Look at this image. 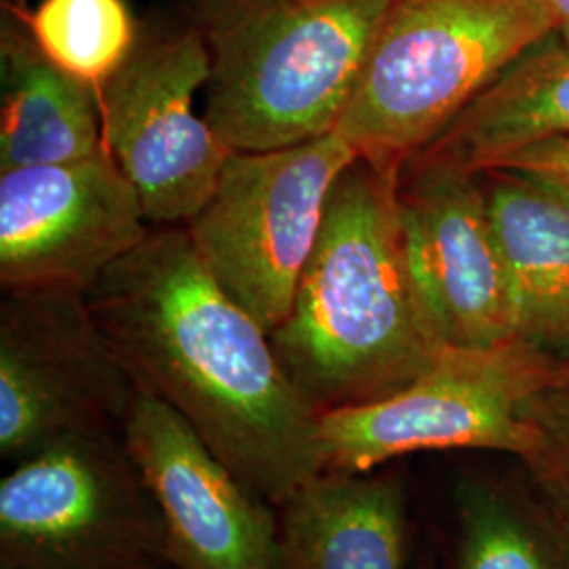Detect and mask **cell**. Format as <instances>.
<instances>
[{"mask_svg":"<svg viewBox=\"0 0 569 569\" xmlns=\"http://www.w3.org/2000/svg\"><path fill=\"white\" fill-rule=\"evenodd\" d=\"M138 390L180 411L247 488L283 507L323 470L319 411L266 327L203 264L183 226L150 228L84 293Z\"/></svg>","mask_w":569,"mask_h":569,"instance_id":"obj_1","label":"cell"},{"mask_svg":"<svg viewBox=\"0 0 569 569\" xmlns=\"http://www.w3.org/2000/svg\"><path fill=\"white\" fill-rule=\"evenodd\" d=\"M270 342L319 413L387 399L448 348L407 262L397 169L357 157L342 171Z\"/></svg>","mask_w":569,"mask_h":569,"instance_id":"obj_2","label":"cell"},{"mask_svg":"<svg viewBox=\"0 0 569 569\" xmlns=\"http://www.w3.org/2000/svg\"><path fill=\"white\" fill-rule=\"evenodd\" d=\"M209 51L204 121L232 152L338 131L392 0H182Z\"/></svg>","mask_w":569,"mask_h":569,"instance_id":"obj_3","label":"cell"},{"mask_svg":"<svg viewBox=\"0 0 569 569\" xmlns=\"http://www.w3.org/2000/svg\"><path fill=\"white\" fill-rule=\"evenodd\" d=\"M552 32L547 0H392L338 131L399 171Z\"/></svg>","mask_w":569,"mask_h":569,"instance_id":"obj_4","label":"cell"},{"mask_svg":"<svg viewBox=\"0 0 569 569\" xmlns=\"http://www.w3.org/2000/svg\"><path fill=\"white\" fill-rule=\"evenodd\" d=\"M563 359L510 340L448 346L411 385L366 406L319 416L323 470L366 475L418 451L489 449L519 460L536 443L529 418Z\"/></svg>","mask_w":569,"mask_h":569,"instance_id":"obj_5","label":"cell"},{"mask_svg":"<svg viewBox=\"0 0 569 569\" xmlns=\"http://www.w3.org/2000/svg\"><path fill=\"white\" fill-rule=\"evenodd\" d=\"M163 519L114 430L63 437L0 481V569H163Z\"/></svg>","mask_w":569,"mask_h":569,"instance_id":"obj_6","label":"cell"},{"mask_svg":"<svg viewBox=\"0 0 569 569\" xmlns=\"http://www.w3.org/2000/svg\"><path fill=\"white\" fill-rule=\"evenodd\" d=\"M357 157L340 131L232 152L213 194L183 226L209 272L268 333L289 315L331 190Z\"/></svg>","mask_w":569,"mask_h":569,"instance_id":"obj_7","label":"cell"},{"mask_svg":"<svg viewBox=\"0 0 569 569\" xmlns=\"http://www.w3.org/2000/svg\"><path fill=\"white\" fill-rule=\"evenodd\" d=\"M209 72L203 32L182 11L142 23L129 58L100 93L103 146L152 228L188 224L232 154L194 112Z\"/></svg>","mask_w":569,"mask_h":569,"instance_id":"obj_8","label":"cell"},{"mask_svg":"<svg viewBox=\"0 0 569 569\" xmlns=\"http://www.w3.org/2000/svg\"><path fill=\"white\" fill-rule=\"evenodd\" d=\"M138 387L103 338L84 293L16 291L0 305V456L63 437L121 430Z\"/></svg>","mask_w":569,"mask_h":569,"instance_id":"obj_9","label":"cell"},{"mask_svg":"<svg viewBox=\"0 0 569 569\" xmlns=\"http://www.w3.org/2000/svg\"><path fill=\"white\" fill-rule=\"evenodd\" d=\"M148 232L140 199L108 148L0 173L2 293H87Z\"/></svg>","mask_w":569,"mask_h":569,"instance_id":"obj_10","label":"cell"},{"mask_svg":"<svg viewBox=\"0 0 569 569\" xmlns=\"http://www.w3.org/2000/svg\"><path fill=\"white\" fill-rule=\"evenodd\" d=\"M121 439L150 491L176 569H284L270 502L226 467L163 399L138 390Z\"/></svg>","mask_w":569,"mask_h":569,"instance_id":"obj_11","label":"cell"},{"mask_svg":"<svg viewBox=\"0 0 569 569\" xmlns=\"http://www.w3.org/2000/svg\"><path fill=\"white\" fill-rule=\"evenodd\" d=\"M407 262L449 346L517 340L509 274L481 173L437 164L399 169Z\"/></svg>","mask_w":569,"mask_h":569,"instance_id":"obj_12","label":"cell"},{"mask_svg":"<svg viewBox=\"0 0 569 569\" xmlns=\"http://www.w3.org/2000/svg\"><path fill=\"white\" fill-rule=\"evenodd\" d=\"M28 11L26 0H2L0 173L82 161L106 148L98 91L42 53Z\"/></svg>","mask_w":569,"mask_h":569,"instance_id":"obj_13","label":"cell"},{"mask_svg":"<svg viewBox=\"0 0 569 569\" xmlns=\"http://www.w3.org/2000/svg\"><path fill=\"white\" fill-rule=\"evenodd\" d=\"M509 274L517 340L569 359V194L519 169L481 173Z\"/></svg>","mask_w":569,"mask_h":569,"instance_id":"obj_14","label":"cell"},{"mask_svg":"<svg viewBox=\"0 0 569 569\" xmlns=\"http://www.w3.org/2000/svg\"><path fill=\"white\" fill-rule=\"evenodd\" d=\"M569 140V44L555 32L483 89L403 164L486 173L533 143Z\"/></svg>","mask_w":569,"mask_h":569,"instance_id":"obj_15","label":"cell"},{"mask_svg":"<svg viewBox=\"0 0 569 569\" xmlns=\"http://www.w3.org/2000/svg\"><path fill=\"white\" fill-rule=\"evenodd\" d=\"M281 509L284 569H406V496L392 475L321 470Z\"/></svg>","mask_w":569,"mask_h":569,"instance_id":"obj_16","label":"cell"},{"mask_svg":"<svg viewBox=\"0 0 569 569\" xmlns=\"http://www.w3.org/2000/svg\"><path fill=\"white\" fill-rule=\"evenodd\" d=\"M458 509V569H569V542L536 502L465 483Z\"/></svg>","mask_w":569,"mask_h":569,"instance_id":"obj_17","label":"cell"},{"mask_svg":"<svg viewBox=\"0 0 569 569\" xmlns=\"http://www.w3.org/2000/svg\"><path fill=\"white\" fill-rule=\"evenodd\" d=\"M28 23L42 53L98 96L140 32L124 0H41L28 11Z\"/></svg>","mask_w":569,"mask_h":569,"instance_id":"obj_18","label":"cell"},{"mask_svg":"<svg viewBox=\"0 0 569 569\" xmlns=\"http://www.w3.org/2000/svg\"><path fill=\"white\" fill-rule=\"evenodd\" d=\"M529 418L536 443L521 460L538 509L569 542V359L536 397Z\"/></svg>","mask_w":569,"mask_h":569,"instance_id":"obj_19","label":"cell"},{"mask_svg":"<svg viewBox=\"0 0 569 569\" xmlns=\"http://www.w3.org/2000/svg\"><path fill=\"white\" fill-rule=\"evenodd\" d=\"M493 169H519L555 183L569 194V140L533 143L512 152Z\"/></svg>","mask_w":569,"mask_h":569,"instance_id":"obj_20","label":"cell"},{"mask_svg":"<svg viewBox=\"0 0 569 569\" xmlns=\"http://www.w3.org/2000/svg\"><path fill=\"white\" fill-rule=\"evenodd\" d=\"M555 37L569 44V0H547Z\"/></svg>","mask_w":569,"mask_h":569,"instance_id":"obj_21","label":"cell"}]
</instances>
